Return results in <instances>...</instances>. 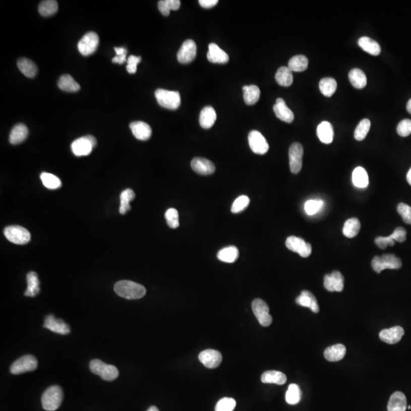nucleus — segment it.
I'll return each mask as SVG.
<instances>
[{"instance_id": "obj_51", "label": "nucleus", "mask_w": 411, "mask_h": 411, "mask_svg": "<svg viewBox=\"0 0 411 411\" xmlns=\"http://www.w3.org/2000/svg\"><path fill=\"white\" fill-rule=\"evenodd\" d=\"M165 219L170 228H177L179 226V212L175 209H168L165 213Z\"/></svg>"}, {"instance_id": "obj_22", "label": "nucleus", "mask_w": 411, "mask_h": 411, "mask_svg": "<svg viewBox=\"0 0 411 411\" xmlns=\"http://www.w3.org/2000/svg\"><path fill=\"white\" fill-rule=\"evenodd\" d=\"M296 303L299 306L309 308L314 313L319 312V306L315 296L307 290H303L296 300Z\"/></svg>"}, {"instance_id": "obj_35", "label": "nucleus", "mask_w": 411, "mask_h": 411, "mask_svg": "<svg viewBox=\"0 0 411 411\" xmlns=\"http://www.w3.org/2000/svg\"><path fill=\"white\" fill-rule=\"evenodd\" d=\"M349 79L351 84L356 89H362L367 84V78L363 70L353 69L349 73Z\"/></svg>"}, {"instance_id": "obj_47", "label": "nucleus", "mask_w": 411, "mask_h": 411, "mask_svg": "<svg viewBox=\"0 0 411 411\" xmlns=\"http://www.w3.org/2000/svg\"><path fill=\"white\" fill-rule=\"evenodd\" d=\"M40 179L42 181L43 185L48 189L54 190L61 188V180L54 174L43 172L42 174H40Z\"/></svg>"}, {"instance_id": "obj_4", "label": "nucleus", "mask_w": 411, "mask_h": 411, "mask_svg": "<svg viewBox=\"0 0 411 411\" xmlns=\"http://www.w3.org/2000/svg\"><path fill=\"white\" fill-rule=\"evenodd\" d=\"M89 368L94 374L100 376L103 380L110 382L115 380L119 376V371L116 367L112 365L106 364L99 360H92L89 364Z\"/></svg>"}, {"instance_id": "obj_54", "label": "nucleus", "mask_w": 411, "mask_h": 411, "mask_svg": "<svg viewBox=\"0 0 411 411\" xmlns=\"http://www.w3.org/2000/svg\"><path fill=\"white\" fill-rule=\"evenodd\" d=\"M375 242L381 249H385L388 246H394L395 245V241L394 240L391 234L388 237L379 236L375 239Z\"/></svg>"}, {"instance_id": "obj_21", "label": "nucleus", "mask_w": 411, "mask_h": 411, "mask_svg": "<svg viewBox=\"0 0 411 411\" xmlns=\"http://www.w3.org/2000/svg\"><path fill=\"white\" fill-rule=\"evenodd\" d=\"M131 131L134 137L139 140L145 141L149 140L152 136V129L150 126L143 121H135L130 125Z\"/></svg>"}, {"instance_id": "obj_39", "label": "nucleus", "mask_w": 411, "mask_h": 411, "mask_svg": "<svg viewBox=\"0 0 411 411\" xmlns=\"http://www.w3.org/2000/svg\"><path fill=\"white\" fill-rule=\"evenodd\" d=\"M239 256V249L234 246L226 247L221 249L217 254L219 261L225 263H233L238 259Z\"/></svg>"}, {"instance_id": "obj_1", "label": "nucleus", "mask_w": 411, "mask_h": 411, "mask_svg": "<svg viewBox=\"0 0 411 411\" xmlns=\"http://www.w3.org/2000/svg\"><path fill=\"white\" fill-rule=\"evenodd\" d=\"M114 291L119 297L127 300H139L146 293L143 285L130 280H121L114 285Z\"/></svg>"}, {"instance_id": "obj_12", "label": "nucleus", "mask_w": 411, "mask_h": 411, "mask_svg": "<svg viewBox=\"0 0 411 411\" xmlns=\"http://www.w3.org/2000/svg\"><path fill=\"white\" fill-rule=\"evenodd\" d=\"M303 146L300 143H294L291 145L289 150V168L291 172L298 174L303 167Z\"/></svg>"}, {"instance_id": "obj_18", "label": "nucleus", "mask_w": 411, "mask_h": 411, "mask_svg": "<svg viewBox=\"0 0 411 411\" xmlns=\"http://www.w3.org/2000/svg\"><path fill=\"white\" fill-rule=\"evenodd\" d=\"M191 168L196 173L202 175H210L213 174L216 171L214 164L207 158H194L191 161Z\"/></svg>"}, {"instance_id": "obj_8", "label": "nucleus", "mask_w": 411, "mask_h": 411, "mask_svg": "<svg viewBox=\"0 0 411 411\" xmlns=\"http://www.w3.org/2000/svg\"><path fill=\"white\" fill-rule=\"evenodd\" d=\"M96 140L92 136L80 137L72 143V151L76 156L89 155L96 146Z\"/></svg>"}, {"instance_id": "obj_19", "label": "nucleus", "mask_w": 411, "mask_h": 411, "mask_svg": "<svg viewBox=\"0 0 411 411\" xmlns=\"http://www.w3.org/2000/svg\"><path fill=\"white\" fill-rule=\"evenodd\" d=\"M404 334V331L400 326L391 327V328L384 329L379 334L381 340L388 343V344H395L401 340Z\"/></svg>"}, {"instance_id": "obj_6", "label": "nucleus", "mask_w": 411, "mask_h": 411, "mask_svg": "<svg viewBox=\"0 0 411 411\" xmlns=\"http://www.w3.org/2000/svg\"><path fill=\"white\" fill-rule=\"evenodd\" d=\"M37 360L34 356L26 355L18 359L12 364L10 373L13 375L22 374L34 371L37 368Z\"/></svg>"}, {"instance_id": "obj_36", "label": "nucleus", "mask_w": 411, "mask_h": 411, "mask_svg": "<svg viewBox=\"0 0 411 411\" xmlns=\"http://www.w3.org/2000/svg\"><path fill=\"white\" fill-rule=\"evenodd\" d=\"M19 70L25 75L26 77H35L37 73V67L31 60L28 58H21L17 62Z\"/></svg>"}, {"instance_id": "obj_37", "label": "nucleus", "mask_w": 411, "mask_h": 411, "mask_svg": "<svg viewBox=\"0 0 411 411\" xmlns=\"http://www.w3.org/2000/svg\"><path fill=\"white\" fill-rule=\"evenodd\" d=\"M61 90L67 92H76L80 89V86L70 75H63L57 83Z\"/></svg>"}, {"instance_id": "obj_46", "label": "nucleus", "mask_w": 411, "mask_h": 411, "mask_svg": "<svg viewBox=\"0 0 411 411\" xmlns=\"http://www.w3.org/2000/svg\"><path fill=\"white\" fill-rule=\"evenodd\" d=\"M371 128V122L369 119H363L357 125L354 133V137L358 141H362L366 138Z\"/></svg>"}, {"instance_id": "obj_24", "label": "nucleus", "mask_w": 411, "mask_h": 411, "mask_svg": "<svg viewBox=\"0 0 411 411\" xmlns=\"http://www.w3.org/2000/svg\"><path fill=\"white\" fill-rule=\"evenodd\" d=\"M317 135L320 141L324 144H330L334 140V129L328 121H323L317 128Z\"/></svg>"}, {"instance_id": "obj_40", "label": "nucleus", "mask_w": 411, "mask_h": 411, "mask_svg": "<svg viewBox=\"0 0 411 411\" xmlns=\"http://www.w3.org/2000/svg\"><path fill=\"white\" fill-rule=\"evenodd\" d=\"M361 228L360 221L357 218H351L345 222L343 228L344 236L349 239H353L359 234Z\"/></svg>"}, {"instance_id": "obj_5", "label": "nucleus", "mask_w": 411, "mask_h": 411, "mask_svg": "<svg viewBox=\"0 0 411 411\" xmlns=\"http://www.w3.org/2000/svg\"><path fill=\"white\" fill-rule=\"evenodd\" d=\"M372 267L377 273L386 269L397 270L402 267L401 260L393 254H386L382 256H376L372 261Z\"/></svg>"}, {"instance_id": "obj_23", "label": "nucleus", "mask_w": 411, "mask_h": 411, "mask_svg": "<svg viewBox=\"0 0 411 411\" xmlns=\"http://www.w3.org/2000/svg\"><path fill=\"white\" fill-rule=\"evenodd\" d=\"M207 59L210 63H213V64H224L228 62L229 56L217 44L211 43L209 45Z\"/></svg>"}, {"instance_id": "obj_61", "label": "nucleus", "mask_w": 411, "mask_h": 411, "mask_svg": "<svg viewBox=\"0 0 411 411\" xmlns=\"http://www.w3.org/2000/svg\"><path fill=\"white\" fill-rule=\"evenodd\" d=\"M147 411H159V410H158V408L156 407V406H150V407H149V409H148Z\"/></svg>"}, {"instance_id": "obj_28", "label": "nucleus", "mask_w": 411, "mask_h": 411, "mask_svg": "<svg viewBox=\"0 0 411 411\" xmlns=\"http://www.w3.org/2000/svg\"><path fill=\"white\" fill-rule=\"evenodd\" d=\"M358 44L364 51L373 56H378L381 53V47L379 43L369 37H362L359 39Z\"/></svg>"}, {"instance_id": "obj_45", "label": "nucleus", "mask_w": 411, "mask_h": 411, "mask_svg": "<svg viewBox=\"0 0 411 411\" xmlns=\"http://www.w3.org/2000/svg\"><path fill=\"white\" fill-rule=\"evenodd\" d=\"M180 7L179 0H161L158 4L160 13L164 16H169L171 10H178Z\"/></svg>"}, {"instance_id": "obj_11", "label": "nucleus", "mask_w": 411, "mask_h": 411, "mask_svg": "<svg viewBox=\"0 0 411 411\" xmlns=\"http://www.w3.org/2000/svg\"><path fill=\"white\" fill-rule=\"evenodd\" d=\"M99 44V37L95 32H88L78 43V49L81 54L89 56L95 53Z\"/></svg>"}, {"instance_id": "obj_34", "label": "nucleus", "mask_w": 411, "mask_h": 411, "mask_svg": "<svg viewBox=\"0 0 411 411\" xmlns=\"http://www.w3.org/2000/svg\"><path fill=\"white\" fill-rule=\"evenodd\" d=\"M244 100L248 105H253L258 102L261 96V91L255 85L245 86L243 87Z\"/></svg>"}, {"instance_id": "obj_32", "label": "nucleus", "mask_w": 411, "mask_h": 411, "mask_svg": "<svg viewBox=\"0 0 411 411\" xmlns=\"http://www.w3.org/2000/svg\"><path fill=\"white\" fill-rule=\"evenodd\" d=\"M275 79L279 86L289 87L293 82L292 72L288 68V67H280L276 71Z\"/></svg>"}, {"instance_id": "obj_10", "label": "nucleus", "mask_w": 411, "mask_h": 411, "mask_svg": "<svg viewBox=\"0 0 411 411\" xmlns=\"http://www.w3.org/2000/svg\"><path fill=\"white\" fill-rule=\"evenodd\" d=\"M285 246L289 250L298 253L303 258H308L312 254V245L304 239L297 236H289L285 241Z\"/></svg>"}, {"instance_id": "obj_2", "label": "nucleus", "mask_w": 411, "mask_h": 411, "mask_svg": "<svg viewBox=\"0 0 411 411\" xmlns=\"http://www.w3.org/2000/svg\"><path fill=\"white\" fill-rule=\"evenodd\" d=\"M64 399L62 388L58 385H53L47 388L42 395L41 403L45 410L55 411L60 407Z\"/></svg>"}, {"instance_id": "obj_20", "label": "nucleus", "mask_w": 411, "mask_h": 411, "mask_svg": "<svg viewBox=\"0 0 411 411\" xmlns=\"http://www.w3.org/2000/svg\"><path fill=\"white\" fill-rule=\"evenodd\" d=\"M273 110L276 118L285 123H292L294 121V113L288 106L285 104L282 98H279L276 99V104L273 106Z\"/></svg>"}, {"instance_id": "obj_17", "label": "nucleus", "mask_w": 411, "mask_h": 411, "mask_svg": "<svg viewBox=\"0 0 411 411\" xmlns=\"http://www.w3.org/2000/svg\"><path fill=\"white\" fill-rule=\"evenodd\" d=\"M44 327L61 335H67L70 333V326L63 320L55 318L53 315H49L46 317Z\"/></svg>"}, {"instance_id": "obj_3", "label": "nucleus", "mask_w": 411, "mask_h": 411, "mask_svg": "<svg viewBox=\"0 0 411 411\" xmlns=\"http://www.w3.org/2000/svg\"><path fill=\"white\" fill-rule=\"evenodd\" d=\"M155 96L161 107L170 110H176L179 108L182 103L180 93L177 91L158 89L155 91Z\"/></svg>"}, {"instance_id": "obj_41", "label": "nucleus", "mask_w": 411, "mask_h": 411, "mask_svg": "<svg viewBox=\"0 0 411 411\" xmlns=\"http://www.w3.org/2000/svg\"><path fill=\"white\" fill-rule=\"evenodd\" d=\"M309 67V60L303 55H297L289 60L288 68L292 72H303Z\"/></svg>"}, {"instance_id": "obj_38", "label": "nucleus", "mask_w": 411, "mask_h": 411, "mask_svg": "<svg viewBox=\"0 0 411 411\" xmlns=\"http://www.w3.org/2000/svg\"><path fill=\"white\" fill-rule=\"evenodd\" d=\"M337 83L335 79L331 77L323 78L319 82V89L321 93L326 97H331L337 90Z\"/></svg>"}, {"instance_id": "obj_9", "label": "nucleus", "mask_w": 411, "mask_h": 411, "mask_svg": "<svg viewBox=\"0 0 411 411\" xmlns=\"http://www.w3.org/2000/svg\"><path fill=\"white\" fill-rule=\"evenodd\" d=\"M252 311L261 325L268 327L271 324L273 318L270 315L268 305L264 300L256 299L252 302Z\"/></svg>"}, {"instance_id": "obj_14", "label": "nucleus", "mask_w": 411, "mask_h": 411, "mask_svg": "<svg viewBox=\"0 0 411 411\" xmlns=\"http://www.w3.org/2000/svg\"><path fill=\"white\" fill-rule=\"evenodd\" d=\"M324 286L329 292H342L344 287V277L340 272L334 270L324 278Z\"/></svg>"}, {"instance_id": "obj_43", "label": "nucleus", "mask_w": 411, "mask_h": 411, "mask_svg": "<svg viewBox=\"0 0 411 411\" xmlns=\"http://www.w3.org/2000/svg\"><path fill=\"white\" fill-rule=\"evenodd\" d=\"M58 11V4L55 0H45L40 3L38 12L44 17L53 16Z\"/></svg>"}, {"instance_id": "obj_13", "label": "nucleus", "mask_w": 411, "mask_h": 411, "mask_svg": "<svg viewBox=\"0 0 411 411\" xmlns=\"http://www.w3.org/2000/svg\"><path fill=\"white\" fill-rule=\"evenodd\" d=\"M249 146L252 152L258 155H264L269 150V144L265 137L258 131H252L249 134Z\"/></svg>"}, {"instance_id": "obj_50", "label": "nucleus", "mask_w": 411, "mask_h": 411, "mask_svg": "<svg viewBox=\"0 0 411 411\" xmlns=\"http://www.w3.org/2000/svg\"><path fill=\"white\" fill-rule=\"evenodd\" d=\"M236 406V401L231 397H223L216 403L215 411H233Z\"/></svg>"}, {"instance_id": "obj_15", "label": "nucleus", "mask_w": 411, "mask_h": 411, "mask_svg": "<svg viewBox=\"0 0 411 411\" xmlns=\"http://www.w3.org/2000/svg\"><path fill=\"white\" fill-rule=\"evenodd\" d=\"M197 56V45L193 40H187L182 44L178 52L177 57L179 63L188 64L192 62Z\"/></svg>"}, {"instance_id": "obj_49", "label": "nucleus", "mask_w": 411, "mask_h": 411, "mask_svg": "<svg viewBox=\"0 0 411 411\" xmlns=\"http://www.w3.org/2000/svg\"><path fill=\"white\" fill-rule=\"evenodd\" d=\"M249 203H250V199L247 196H240L238 197L234 203H233L232 207H231V213H239L245 210L247 207H249Z\"/></svg>"}, {"instance_id": "obj_26", "label": "nucleus", "mask_w": 411, "mask_h": 411, "mask_svg": "<svg viewBox=\"0 0 411 411\" xmlns=\"http://www.w3.org/2000/svg\"><path fill=\"white\" fill-rule=\"evenodd\" d=\"M406 396L400 391H396L390 397L388 403V411H406Z\"/></svg>"}, {"instance_id": "obj_58", "label": "nucleus", "mask_w": 411, "mask_h": 411, "mask_svg": "<svg viewBox=\"0 0 411 411\" xmlns=\"http://www.w3.org/2000/svg\"><path fill=\"white\" fill-rule=\"evenodd\" d=\"M218 0H200L199 4L203 8L211 9L217 5Z\"/></svg>"}, {"instance_id": "obj_27", "label": "nucleus", "mask_w": 411, "mask_h": 411, "mask_svg": "<svg viewBox=\"0 0 411 411\" xmlns=\"http://www.w3.org/2000/svg\"><path fill=\"white\" fill-rule=\"evenodd\" d=\"M346 353V349L344 345L336 344L327 347L324 350V356L327 361L337 362L343 360Z\"/></svg>"}, {"instance_id": "obj_16", "label": "nucleus", "mask_w": 411, "mask_h": 411, "mask_svg": "<svg viewBox=\"0 0 411 411\" xmlns=\"http://www.w3.org/2000/svg\"><path fill=\"white\" fill-rule=\"evenodd\" d=\"M198 358L200 363L208 369L219 367L222 360V354L219 351L210 349L202 351Z\"/></svg>"}, {"instance_id": "obj_25", "label": "nucleus", "mask_w": 411, "mask_h": 411, "mask_svg": "<svg viewBox=\"0 0 411 411\" xmlns=\"http://www.w3.org/2000/svg\"><path fill=\"white\" fill-rule=\"evenodd\" d=\"M216 110L211 106L203 107L200 114V125L204 129H210L216 122Z\"/></svg>"}, {"instance_id": "obj_31", "label": "nucleus", "mask_w": 411, "mask_h": 411, "mask_svg": "<svg viewBox=\"0 0 411 411\" xmlns=\"http://www.w3.org/2000/svg\"><path fill=\"white\" fill-rule=\"evenodd\" d=\"M286 381V376L284 373L276 370L265 372L261 376V382L263 383L282 385H284Z\"/></svg>"}, {"instance_id": "obj_33", "label": "nucleus", "mask_w": 411, "mask_h": 411, "mask_svg": "<svg viewBox=\"0 0 411 411\" xmlns=\"http://www.w3.org/2000/svg\"><path fill=\"white\" fill-rule=\"evenodd\" d=\"M352 182L354 186L359 188H366L369 185V175L363 167H357L353 171Z\"/></svg>"}, {"instance_id": "obj_30", "label": "nucleus", "mask_w": 411, "mask_h": 411, "mask_svg": "<svg viewBox=\"0 0 411 411\" xmlns=\"http://www.w3.org/2000/svg\"><path fill=\"white\" fill-rule=\"evenodd\" d=\"M28 135V129L23 124L16 125L12 130L10 135V142L13 145L22 143L26 140Z\"/></svg>"}, {"instance_id": "obj_44", "label": "nucleus", "mask_w": 411, "mask_h": 411, "mask_svg": "<svg viewBox=\"0 0 411 411\" xmlns=\"http://www.w3.org/2000/svg\"><path fill=\"white\" fill-rule=\"evenodd\" d=\"M301 397L302 391L300 386L297 384H291L285 394L287 403L291 405L297 404L301 400Z\"/></svg>"}, {"instance_id": "obj_60", "label": "nucleus", "mask_w": 411, "mask_h": 411, "mask_svg": "<svg viewBox=\"0 0 411 411\" xmlns=\"http://www.w3.org/2000/svg\"><path fill=\"white\" fill-rule=\"evenodd\" d=\"M406 110L411 114V99H409L407 104H406Z\"/></svg>"}, {"instance_id": "obj_59", "label": "nucleus", "mask_w": 411, "mask_h": 411, "mask_svg": "<svg viewBox=\"0 0 411 411\" xmlns=\"http://www.w3.org/2000/svg\"><path fill=\"white\" fill-rule=\"evenodd\" d=\"M406 181H407L408 183L411 186V168L409 170V171L407 172V174H406Z\"/></svg>"}, {"instance_id": "obj_55", "label": "nucleus", "mask_w": 411, "mask_h": 411, "mask_svg": "<svg viewBox=\"0 0 411 411\" xmlns=\"http://www.w3.org/2000/svg\"><path fill=\"white\" fill-rule=\"evenodd\" d=\"M141 61L142 58L140 56H136L134 55L130 56L128 60V66H127V70L128 73L134 74L137 72V64L141 62Z\"/></svg>"}, {"instance_id": "obj_53", "label": "nucleus", "mask_w": 411, "mask_h": 411, "mask_svg": "<svg viewBox=\"0 0 411 411\" xmlns=\"http://www.w3.org/2000/svg\"><path fill=\"white\" fill-rule=\"evenodd\" d=\"M397 132L402 137H408L411 134V121L404 119L400 121L397 125Z\"/></svg>"}, {"instance_id": "obj_48", "label": "nucleus", "mask_w": 411, "mask_h": 411, "mask_svg": "<svg viewBox=\"0 0 411 411\" xmlns=\"http://www.w3.org/2000/svg\"><path fill=\"white\" fill-rule=\"evenodd\" d=\"M323 206L324 202L322 200H309L305 203V211L309 216H313L322 209Z\"/></svg>"}, {"instance_id": "obj_29", "label": "nucleus", "mask_w": 411, "mask_h": 411, "mask_svg": "<svg viewBox=\"0 0 411 411\" xmlns=\"http://www.w3.org/2000/svg\"><path fill=\"white\" fill-rule=\"evenodd\" d=\"M27 287L25 292V297H35L40 292V281L35 272H30L27 274Z\"/></svg>"}, {"instance_id": "obj_62", "label": "nucleus", "mask_w": 411, "mask_h": 411, "mask_svg": "<svg viewBox=\"0 0 411 411\" xmlns=\"http://www.w3.org/2000/svg\"><path fill=\"white\" fill-rule=\"evenodd\" d=\"M407 409H411V406H410V405H409V406H408Z\"/></svg>"}, {"instance_id": "obj_56", "label": "nucleus", "mask_w": 411, "mask_h": 411, "mask_svg": "<svg viewBox=\"0 0 411 411\" xmlns=\"http://www.w3.org/2000/svg\"><path fill=\"white\" fill-rule=\"evenodd\" d=\"M114 50L116 56L112 59V62L114 63V64H124L126 61L128 50L125 47H115Z\"/></svg>"}, {"instance_id": "obj_42", "label": "nucleus", "mask_w": 411, "mask_h": 411, "mask_svg": "<svg viewBox=\"0 0 411 411\" xmlns=\"http://www.w3.org/2000/svg\"><path fill=\"white\" fill-rule=\"evenodd\" d=\"M134 198H135V193L132 189H127L121 193V206L119 209L121 214H126L128 210H131V207L130 203L134 200Z\"/></svg>"}, {"instance_id": "obj_52", "label": "nucleus", "mask_w": 411, "mask_h": 411, "mask_svg": "<svg viewBox=\"0 0 411 411\" xmlns=\"http://www.w3.org/2000/svg\"><path fill=\"white\" fill-rule=\"evenodd\" d=\"M397 212L406 223L411 225V207L406 203H400L397 205Z\"/></svg>"}, {"instance_id": "obj_7", "label": "nucleus", "mask_w": 411, "mask_h": 411, "mask_svg": "<svg viewBox=\"0 0 411 411\" xmlns=\"http://www.w3.org/2000/svg\"><path fill=\"white\" fill-rule=\"evenodd\" d=\"M4 234L10 242L16 245H25L31 240V234L28 229L19 225H10L4 230Z\"/></svg>"}, {"instance_id": "obj_57", "label": "nucleus", "mask_w": 411, "mask_h": 411, "mask_svg": "<svg viewBox=\"0 0 411 411\" xmlns=\"http://www.w3.org/2000/svg\"><path fill=\"white\" fill-rule=\"evenodd\" d=\"M393 239L395 242L403 243L406 241V231L403 227H397L394 229V232L391 234Z\"/></svg>"}]
</instances>
